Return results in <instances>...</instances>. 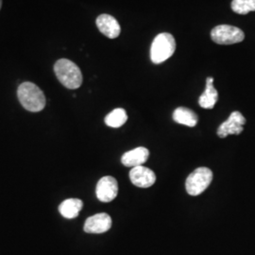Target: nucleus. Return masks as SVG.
Wrapping results in <instances>:
<instances>
[{
	"label": "nucleus",
	"mask_w": 255,
	"mask_h": 255,
	"mask_svg": "<svg viewBox=\"0 0 255 255\" xmlns=\"http://www.w3.org/2000/svg\"><path fill=\"white\" fill-rule=\"evenodd\" d=\"M17 97L21 105L31 113H38L46 107V97L43 91L32 82L19 85Z\"/></svg>",
	"instance_id": "f257e3e1"
},
{
	"label": "nucleus",
	"mask_w": 255,
	"mask_h": 255,
	"mask_svg": "<svg viewBox=\"0 0 255 255\" xmlns=\"http://www.w3.org/2000/svg\"><path fill=\"white\" fill-rule=\"evenodd\" d=\"M57 79L68 89H78L82 84V74L77 64L67 59L58 60L54 64Z\"/></svg>",
	"instance_id": "f03ea898"
},
{
	"label": "nucleus",
	"mask_w": 255,
	"mask_h": 255,
	"mask_svg": "<svg viewBox=\"0 0 255 255\" xmlns=\"http://www.w3.org/2000/svg\"><path fill=\"white\" fill-rule=\"evenodd\" d=\"M176 50L173 35L164 32L155 37L150 47V59L155 64H162L169 59Z\"/></svg>",
	"instance_id": "7ed1b4c3"
},
{
	"label": "nucleus",
	"mask_w": 255,
	"mask_h": 255,
	"mask_svg": "<svg viewBox=\"0 0 255 255\" xmlns=\"http://www.w3.org/2000/svg\"><path fill=\"white\" fill-rule=\"evenodd\" d=\"M213 181V172L207 167H199L186 179L185 188L190 196H199L205 191Z\"/></svg>",
	"instance_id": "20e7f679"
},
{
	"label": "nucleus",
	"mask_w": 255,
	"mask_h": 255,
	"mask_svg": "<svg viewBox=\"0 0 255 255\" xmlns=\"http://www.w3.org/2000/svg\"><path fill=\"white\" fill-rule=\"evenodd\" d=\"M212 40L219 45H234L245 39L244 32L237 27L230 25H219L211 31Z\"/></svg>",
	"instance_id": "39448f33"
},
{
	"label": "nucleus",
	"mask_w": 255,
	"mask_h": 255,
	"mask_svg": "<svg viewBox=\"0 0 255 255\" xmlns=\"http://www.w3.org/2000/svg\"><path fill=\"white\" fill-rule=\"evenodd\" d=\"M246 123V119L240 112H233L225 122H223L218 128V135L220 138H225L228 135L240 134L244 128L243 126Z\"/></svg>",
	"instance_id": "423d86ee"
},
{
	"label": "nucleus",
	"mask_w": 255,
	"mask_h": 255,
	"mask_svg": "<svg viewBox=\"0 0 255 255\" xmlns=\"http://www.w3.org/2000/svg\"><path fill=\"white\" fill-rule=\"evenodd\" d=\"M119 193L118 181L112 176H105L101 178L97 184L96 194L97 198L102 202L114 201Z\"/></svg>",
	"instance_id": "0eeeda50"
},
{
	"label": "nucleus",
	"mask_w": 255,
	"mask_h": 255,
	"mask_svg": "<svg viewBox=\"0 0 255 255\" xmlns=\"http://www.w3.org/2000/svg\"><path fill=\"white\" fill-rule=\"evenodd\" d=\"M112 227V219L108 214L101 213L86 219L83 230L87 234H103Z\"/></svg>",
	"instance_id": "6e6552de"
},
{
	"label": "nucleus",
	"mask_w": 255,
	"mask_h": 255,
	"mask_svg": "<svg viewBox=\"0 0 255 255\" xmlns=\"http://www.w3.org/2000/svg\"><path fill=\"white\" fill-rule=\"evenodd\" d=\"M129 179L137 187L148 188L154 184L156 176L152 170L146 166L140 165L132 167L129 171Z\"/></svg>",
	"instance_id": "1a4fd4ad"
},
{
	"label": "nucleus",
	"mask_w": 255,
	"mask_h": 255,
	"mask_svg": "<svg viewBox=\"0 0 255 255\" xmlns=\"http://www.w3.org/2000/svg\"><path fill=\"white\" fill-rule=\"evenodd\" d=\"M97 27L101 33L110 39H116L121 32V27L118 20L110 14H101L97 18Z\"/></svg>",
	"instance_id": "9d476101"
},
{
	"label": "nucleus",
	"mask_w": 255,
	"mask_h": 255,
	"mask_svg": "<svg viewBox=\"0 0 255 255\" xmlns=\"http://www.w3.org/2000/svg\"><path fill=\"white\" fill-rule=\"evenodd\" d=\"M149 156V151L146 147L140 146L132 150L127 151L122 156L121 162L128 167H135L140 166L146 163Z\"/></svg>",
	"instance_id": "9b49d317"
},
{
	"label": "nucleus",
	"mask_w": 255,
	"mask_h": 255,
	"mask_svg": "<svg viewBox=\"0 0 255 255\" xmlns=\"http://www.w3.org/2000/svg\"><path fill=\"white\" fill-rule=\"evenodd\" d=\"M219 100V93L214 86V78L209 77L206 80L205 91L200 97L199 103L203 109H213Z\"/></svg>",
	"instance_id": "f8f14e48"
},
{
	"label": "nucleus",
	"mask_w": 255,
	"mask_h": 255,
	"mask_svg": "<svg viewBox=\"0 0 255 255\" xmlns=\"http://www.w3.org/2000/svg\"><path fill=\"white\" fill-rule=\"evenodd\" d=\"M83 207V202L79 199H68L59 206V212L64 219H76Z\"/></svg>",
	"instance_id": "ddd939ff"
},
{
	"label": "nucleus",
	"mask_w": 255,
	"mask_h": 255,
	"mask_svg": "<svg viewBox=\"0 0 255 255\" xmlns=\"http://www.w3.org/2000/svg\"><path fill=\"white\" fill-rule=\"evenodd\" d=\"M173 119L175 122L188 127H195L199 121V118L196 113L185 107H179L175 110Z\"/></svg>",
	"instance_id": "4468645a"
},
{
	"label": "nucleus",
	"mask_w": 255,
	"mask_h": 255,
	"mask_svg": "<svg viewBox=\"0 0 255 255\" xmlns=\"http://www.w3.org/2000/svg\"><path fill=\"white\" fill-rule=\"evenodd\" d=\"M128 120L126 111L122 108H118L112 111L105 118V124L111 128H120L123 126Z\"/></svg>",
	"instance_id": "2eb2a0df"
},
{
	"label": "nucleus",
	"mask_w": 255,
	"mask_h": 255,
	"mask_svg": "<svg viewBox=\"0 0 255 255\" xmlns=\"http://www.w3.org/2000/svg\"><path fill=\"white\" fill-rule=\"evenodd\" d=\"M232 9L238 14H247L255 10V0H233Z\"/></svg>",
	"instance_id": "dca6fc26"
},
{
	"label": "nucleus",
	"mask_w": 255,
	"mask_h": 255,
	"mask_svg": "<svg viewBox=\"0 0 255 255\" xmlns=\"http://www.w3.org/2000/svg\"><path fill=\"white\" fill-rule=\"evenodd\" d=\"M1 6H2V0H0V9H1Z\"/></svg>",
	"instance_id": "f3484780"
}]
</instances>
